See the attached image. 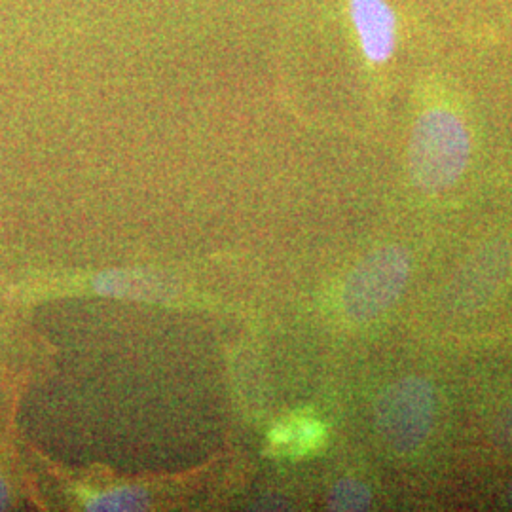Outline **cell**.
Wrapping results in <instances>:
<instances>
[{"label": "cell", "mask_w": 512, "mask_h": 512, "mask_svg": "<svg viewBox=\"0 0 512 512\" xmlns=\"http://www.w3.org/2000/svg\"><path fill=\"white\" fill-rule=\"evenodd\" d=\"M471 158V137L450 110L423 112L412 129L408 167L412 181L427 194H439L458 183Z\"/></svg>", "instance_id": "obj_1"}, {"label": "cell", "mask_w": 512, "mask_h": 512, "mask_svg": "<svg viewBox=\"0 0 512 512\" xmlns=\"http://www.w3.org/2000/svg\"><path fill=\"white\" fill-rule=\"evenodd\" d=\"M437 416L435 389L427 380L408 376L389 385L376 404V425L385 444L410 456L427 442Z\"/></svg>", "instance_id": "obj_2"}, {"label": "cell", "mask_w": 512, "mask_h": 512, "mask_svg": "<svg viewBox=\"0 0 512 512\" xmlns=\"http://www.w3.org/2000/svg\"><path fill=\"white\" fill-rule=\"evenodd\" d=\"M412 270L408 251L387 245L366 256L349 274L342 306L351 321L368 323L389 310L403 294Z\"/></svg>", "instance_id": "obj_3"}, {"label": "cell", "mask_w": 512, "mask_h": 512, "mask_svg": "<svg viewBox=\"0 0 512 512\" xmlns=\"http://www.w3.org/2000/svg\"><path fill=\"white\" fill-rule=\"evenodd\" d=\"M349 14L368 61L385 63L397 40V23L385 0H351Z\"/></svg>", "instance_id": "obj_4"}, {"label": "cell", "mask_w": 512, "mask_h": 512, "mask_svg": "<svg viewBox=\"0 0 512 512\" xmlns=\"http://www.w3.org/2000/svg\"><path fill=\"white\" fill-rule=\"evenodd\" d=\"M325 442V427L313 418L296 416L279 423L270 435V446L277 454L304 456Z\"/></svg>", "instance_id": "obj_5"}, {"label": "cell", "mask_w": 512, "mask_h": 512, "mask_svg": "<svg viewBox=\"0 0 512 512\" xmlns=\"http://www.w3.org/2000/svg\"><path fill=\"white\" fill-rule=\"evenodd\" d=\"M372 494L365 484L357 480H342L334 486L330 494L332 511H366L370 509Z\"/></svg>", "instance_id": "obj_6"}, {"label": "cell", "mask_w": 512, "mask_h": 512, "mask_svg": "<svg viewBox=\"0 0 512 512\" xmlns=\"http://www.w3.org/2000/svg\"><path fill=\"white\" fill-rule=\"evenodd\" d=\"M147 495L141 490L120 488L109 494L93 499L88 505L90 511H143L147 509Z\"/></svg>", "instance_id": "obj_7"}, {"label": "cell", "mask_w": 512, "mask_h": 512, "mask_svg": "<svg viewBox=\"0 0 512 512\" xmlns=\"http://www.w3.org/2000/svg\"><path fill=\"white\" fill-rule=\"evenodd\" d=\"M6 507H8V492H6L4 482L0 480V511H2V509H6Z\"/></svg>", "instance_id": "obj_8"}, {"label": "cell", "mask_w": 512, "mask_h": 512, "mask_svg": "<svg viewBox=\"0 0 512 512\" xmlns=\"http://www.w3.org/2000/svg\"><path fill=\"white\" fill-rule=\"evenodd\" d=\"M507 501H509V507H512V488L511 492H509V497H507Z\"/></svg>", "instance_id": "obj_9"}]
</instances>
